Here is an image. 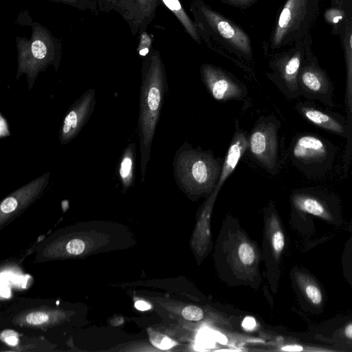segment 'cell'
Returning <instances> with one entry per match:
<instances>
[{
    "instance_id": "6da1fadb",
    "label": "cell",
    "mask_w": 352,
    "mask_h": 352,
    "mask_svg": "<svg viewBox=\"0 0 352 352\" xmlns=\"http://www.w3.org/2000/svg\"><path fill=\"white\" fill-rule=\"evenodd\" d=\"M168 89L163 62L160 54L155 52L143 62L142 67L138 120L142 182L146 179L151 146Z\"/></svg>"
},
{
    "instance_id": "7a4b0ae2",
    "label": "cell",
    "mask_w": 352,
    "mask_h": 352,
    "mask_svg": "<svg viewBox=\"0 0 352 352\" xmlns=\"http://www.w3.org/2000/svg\"><path fill=\"white\" fill-rule=\"evenodd\" d=\"M223 159L216 157L211 150L194 147L185 142L175 152L173 176L180 190L190 199L208 197L220 176Z\"/></svg>"
},
{
    "instance_id": "3957f363",
    "label": "cell",
    "mask_w": 352,
    "mask_h": 352,
    "mask_svg": "<svg viewBox=\"0 0 352 352\" xmlns=\"http://www.w3.org/2000/svg\"><path fill=\"white\" fill-rule=\"evenodd\" d=\"M17 68L16 79L25 75L31 90L41 72L50 65L58 71L62 58V44L45 26L35 22L31 36H16Z\"/></svg>"
},
{
    "instance_id": "277c9868",
    "label": "cell",
    "mask_w": 352,
    "mask_h": 352,
    "mask_svg": "<svg viewBox=\"0 0 352 352\" xmlns=\"http://www.w3.org/2000/svg\"><path fill=\"white\" fill-rule=\"evenodd\" d=\"M335 155V147L329 140L309 132L296 134L289 146V157L292 164L302 173L311 177L329 170Z\"/></svg>"
},
{
    "instance_id": "5b68a950",
    "label": "cell",
    "mask_w": 352,
    "mask_h": 352,
    "mask_svg": "<svg viewBox=\"0 0 352 352\" xmlns=\"http://www.w3.org/2000/svg\"><path fill=\"white\" fill-rule=\"evenodd\" d=\"M280 121L274 115L258 117L248 136V150L252 158L270 175L281 168L278 131Z\"/></svg>"
},
{
    "instance_id": "8992f818",
    "label": "cell",
    "mask_w": 352,
    "mask_h": 352,
    "mask_svg": "<svg viewBox=\"0 0 352 352\" xmlns=\"http://www.w3.org/2000/svg\"><path fill=\"white\" fill-rule=\"evenodd\" d=\"M319 0H287L279 14L272 38L273 47L298 41L309 34Z\"/></svg>"
},
{
    "instance_id": "52a82bcc",
    "label": "cell",
    "mask_w": 352,
    "mask_h": 352,
    "mask_svg": "<svg viewBox=\"0 0 352 352\" xmlns=\"http://www.w3.org/2000/svg\"><path fill=\"white\" fill-rule=\"evenodd\" d=\"M310 38L309 34L305 36V56L298 76L299 92L309 100H318L332 108L333 85L312 52Z\"/></svg>"
},
{
    "instance_id": "ba28073f",
    "label": "cell",
    "mask_w": 352,
    "mask_h": 352,
    "mask_svg": "<svg viewBox=\"0 0 352 352\" xmlns=\"http://www.w3.org/2000/svg\"><path fill=\"white\" fill-rule=\"evenodd\" d=\"M305 56V37L297 41L291 50L280 54L270 63L272 73L267 74V77L289 99L300 96L298 76Z\"/></svg>"
},
{
    "instance_id": "9c48e42d",
    "label": "cell",
    "mask_w": 352,
    "mask_h": 352,
    "mask_svg": "<svg viewBox=\"0 0 352 352\" xmlns=\"http://www.w3.org/2000/svg\"><path fill=\"white\" fill-rule=\"evenodd\" d=\"M297 112L312 124L346 139L343 157L344 173H347L352 156V135L346 118L340 113L322 109L311 101H300L295 105Z\"/></svg>"
},
{
    "instance_id": "30bf717a",
    "label": "cell",
    "mask_w": 352,
    "mask_h": 352,
    "mask_svg": "<svg viewBox=\"0 0 352 352\" xmlns=\"http://www.w3.org/2000/svg\"><path fill=\"white\" fill-rule=\"evenodd\" d=\"M200 74L208 93L217 101L242 100L248 94V89L244 84L214 65H202Z\"/></svg>"
},
{
    "instance_id": "8fae6325",
    "label": "cell",
    "mask_w": 352,
    "mask_h": 352,
    "mask_svg": "<svg viewBox=\"0 0 352 352\" xmlns=\"http://www.w3.org/2000/svg\"><path fill=\"white\" fill-rule=\"evenodd\" d=\"M96 104V90L89 89L74 102L60 127L58 140L65 145L75 139L91 118Z\"/></svg>"
},
{
    "instance_id": "7c38bea8",
    "label": "cell",
    "mask_w": 352,
    "mask_h": 352,
    "mask_svg": "<svg viewBox=\"0 0 352 352\" xmlns=\"http://www.w3.org/2000/svg\"><path fill=\"white\" fill-rule=\"evenodd\" d=\"M201 12L210 26L227 43L243 54L251 55V41L244 31L206 6H201Z\"/></svg>"
},
{
    "instance_id": "4fadbf2b",
    "label": "cell",
    "mask_w": 352,
    "mask_h": 352,
    "mask_svg": "<svg viewBox=\"0 0 352 352\" xmlns=\"http://www.w3.org/2000/svg\"><path fill=\"white\" fill-rule=\"evenodd\" d=\"M158 0H117L114 10L128 23L133 35L152 20Z\"/></svg>"
},
{
    "instance_id": "5bb4252c",
    "label": "cell",
    "mask_w": 352,
    "mask_h": 352,
    "mask_svg": "<svg viewBox=\"0 0 352 352\" xmlns=\"http://www.w3.org/2000/svg\"><path fill=\"white\" fill-rule=\"evenodd\" d=\"M248 132L243 130L239 121L235 120L234 132L223 159L221 172L212 194L218 195L225 182L234 170L241 158L248 150Z\"/></svg>"
},
{
    "instance_id": "9a60e30c",
    "label": "cell",
    "mask_w": 352,
    "mask_h": 352,
    "mask_svg": "<svg viewBox=\"0 0 352 352\" xmlns=\"http://www.w3.org/2000/svg\"><path fill=\"white\" fill-rule=\"evenodd\" d=\"M292 203L296 210L306 212L327 221H332L333 215L327 199L313 190L294 191L291 195Z\"/></svg>"
},
{
    "instance_id": "2e32d148",
    "label": "cell",
    "mask_w": 352,
    "mask_h": 352,
    "mask_svg": "<svg viewBox=\"0 0 352 352\" xmlns=\"http://www.w3.org/2000/svg\"><path fill=\"white\" fill-rule=\"evenodd\" d=\"M217 195L211 194L204 202L199 220L196 225L192 245L197 253L203 254L206 250L210 241V221L212 208Z\"/></svg>"
},
{
    "instance_id": "e0dca14e",
    "label": "cell",
    "mask_w": 352,
    "mask_h": 352,
    "mask_svg": "<svg viewBox=\"0 0 352 352\" xmlns=\"http://www.w3.org/2000/svg\"><path fill=\"white\" fill-rule=\"evenodd\" d=\"M346 64V88L344 95L346 122L352 135V14L344 39Z\"/></svg>"
},
{
    "instance_id": "ac0fdd59",
    "label": "cell",
    "mask_w": 352,
    "mask_h": 352,
    "mask_svg": "<svg viewBox=\"0 0 352 352\" xmlns=\"http://www.w3.org/2000/svg\"><path fill=\"white\" fill-rule=\"evenodd\" d=\"M135 142L129 143L123 150L118 166V176L124 190L133 186L135 182L136 151Z\"/></svg>"
},
{
    "instance_id": "d6986e66",
    "label": "cell",
    "mask_w": 352,
    "mask_h": 352,
    "mask_svg": "<svg viewBox=\"0 0 352 352\" xmlns=\"http://www.w3.org/2000/svg\"><path fill=\"white\" fill-rule=\"evenodd\" d=\"M267 210L270 213L267 219V236L274 257L278 260L285 247V236L274 207L270 206Z\"/></svg>"
},
{
    "instance_id": "ffe728a7",
    "label": "cell",
    "mask_w": 352,
    "mask_h": 352,
    "mask_svg": "<svg viewBox=\"0 0 352 352\" xmlns=\"http://www.w3.org/2000/svg\"><path fill=\"white\" fill-rule=\"evenodd\" d=\"M165 6L175 15L179 21L189 35L196 41L199 42V36L196 27L185 10L182 8L179 0H162Z\"/></svg>"
},
{
    "instance_id": "44dd1931",
    "label": "cell",
    "mask_w": 352,
    "mask_h": 352,
    "mask_svg": "<svg viewBox=\"0 0 352 352\" xmlns=\"http://www.w3.org/2000/svg\"><path fill=\"white\" fill-rule=\"evenodd\" d=\"M296 282L309 300L316 305H319L322 301L320 289L314 281L308 276L300 274L296 275Z\"/></svg>"
},
{
    "instance_id": "7402d4cb",
    "label": "cell",
    "mask_w": 352,
    "mask_h": 352,
    "mask_svg": "<svg viewBox=\"0 0 352 352\" xmlns=\"http://www.w3.org/2000/svg\"><path fill=\"white\" fill-rule=\"evenodd\" d=\"M236 256L241 264L250 266L255 262L256 252L250 243L242 242L237 248Z\"/></svg>"
},
{
    "instance_id": "603a6c76",
    "label": "cell",
    "mask_w": 352,
    "mask_h": 352,
    "mask_svg": "<svg viewBox=\"0 0 352 352\" xmlns=\"http://www.w3.org/2000/svg\"><path fill=\"white\" fill-rule=\"evenodd\" d=\"M50 1L63 3L82 11H90L95 14L99 11L95 0H48Z\"/></svg>"
},
{
    "instance_id": "cb8c5ba5",
    "label": "cell",
    "mask_w": 352,
    "mask_h": 352,
    "mask_svg": "<svg viewBox=\"0 0 352 352\" xmlns=\"http://www.w3.org/2000/svg\"><path fill=\"white\" fill-rule=\"evenodd\" d=\"M151 342L161 350H168L177 344V342L169 337L157 332L151 333Z\"/></svg>"
},
{
    "instance_id": "d4e9b609",
    "label": "cell",
    "mask_w": 352,
    "mask_h": 352,
    "mask_svg": "<svg viewBox=\"0 0 352 352\" xmlns=\"http://www.w3.org/2000/svg\"><path fill=\"white\" fill-rule=\"evenodd\" d=\"M182 315L186 320L198 321L203 318L204 312L199 307L189 305L183 308Z\"/></svg>"
},
{
    "instance_id": "484cf974",
    "label": "cell",
    "mask_w": 352,
    "mask_h": 352,
    "mask_svg": "<svg viewBox=\"0 0 352 352\" xmlns=\"http://www.w3.org/2000/svg\"><path fill=\"white\" fill-rule=\"evenodd\" d=\"M151 45V39L148 34L142 32L140 36V41L138 47V53L140 56H146L149 51Z\"/></svg>"
},
{
    "instance_id": "4316f807",
    "label": "cell",
    "mask_w": 352,
    "mask_h": 352,
    "mask_svg": "<svg viewBox=\"0 0 352 352\" xmlns=\"http://www.w3.org/2000/svg\"><path fill=\"white\" fill-rule=\"evenodd\" d=\"M66 249L72 254H80L85 250V243L80 239H72L67 243Z\"/></svg>"
},
{
    "instance_id": "83f0119b",
    "label": "cell",
    "mask_w": 352,
    "mask_h": 352,
    "mask_svg": "<svg viewBox=\"0 0 352 352\" xmlns=\"http://www.w3.org/2000/svg\"><path fill=\"white\" fill-rule=\"evenodd\" d=\"M17 203L15 199L10 195L5 198L1 204V211L5 214L11 213L17 208Z\"/></svg>"
},
{
    "instance_id": "f1b7e54d",
    "label": "cell",
    "mask_w": 352,
    "mask_h": 352,
    "mask_svg": "<svg viewBox=\"0 0 352 352\" xmlns=\"http://www.w3.org/2000/svg\"><path fill=\"white\" fill-rule=\"evenodd\" d=\"M48 316L43 312H33L28 314L26 320L31 324H40L48 320Z\"/></svg>"
},
{
    "instance_id": "f546056e",
    "label": "cell",
    "mask_w": 352,
    "mask_h": 352,
    "mask_svg": "<svg viewBox=\"0 0 352 352\" xmlns=\"http://www.w3.org/2000/svg\"><path fill=\"white\" fill-rule=\"evenodd\" d=\"M325 19L331 23L336 24L344 16L343 12L338 9H330L325 13Z\"/></svg>"
},
{
    "instance_id": "4dcf8cb0",
    "label": "cell",
    "mask_w": 352,
    "mask_h": 352,
    "mask_svg": "<svg viewBox=\"0 0 352 352\" xmlns=\"http://www.w3.org/2000/svg\"><path fill=\"white\" fill-rule=\"evenodd\" d=\"M117 0H96L99 12H107L114 9Z\"/></svg>"
},
{
    "instance_id": "1f68e13d",
    "label": "cell",
    "mask_w": 352,
    "mask_h": 352,
    "mask_svg": "<svg viewBox=\"0 0 352 352\" xmlns=\"http://www.w3.org/2000/svg\"><path fill=\"white\" fill-rule=\"evenodd\" d=\"M1 338L9 345L15 346L18 344L17 333L13 331H5L1 333Z\"/></svg>"
},
{
    "instance_id": "d6a6232c",
    "label": "cell",
    "mask_w": 352,
    "mask_h": 352,
    "mask_svg": "<svg viewBox=\"0 0 352 352\" xmlns=\"http://www.w3.org/2000/svg\"><path fill=\"white\" fill-rule=\"evenodd\" d=\"M10 135L11 132L7 120L0 112V138H5Z\"/></svg>"
},
{
    "instance_id": "836d02e7",
    "label": "cell",
    "mask_w": 352,
    "mask_h": 352,
    "mask_svg": "<svg viewBox=\"0 0 352 352\" xmlns=\"http://www.w3.org/2000/svg\"><path fill=\"white\" fill-rule=\"evenodd\" d=\"M242 326L246 330H253L256 326V322L254 318L248 316L243 320Z\"/></svg>"
},
{
    "instance_id": "e575fe53",
    "label": "cell",
    "mask_w": 352,
    "mask_h": 352,
    "mask_svg": "<svg viewBox=\"0 0 352 352\" xmlns=\"http://www.w3.org/2000/svg\"><path fill=\"white\" fill-rule=\"evenodd\" d=\"M226 3L236 6H248L255 0H221Z\"/></svg>"
},
{
    "instance_id": "d590c367",
    "label": "cell",
    "mask_w": 352,
    "mask_h": 352,
    "mask_svg": "<svg viewBox=\"0 0 352 352\" xmlns=\"http://www.w3.org/2000/svg\"><path fill=\"white\" fill-rule=\"evenodd\" d=\"M212 336L216 341L221 344H226L228 342L227 338L219 331H212Z\"/></svg>"
},
{
    "instance_id": "8d00e7d4",
    "label": "cell",
    "mask_w": 352,
    "mask_h": 352,
    "mask_svg": "<svg viewBox=\"0 0 352 352\" xmlns=\"http://www.w3.org/2000/svg\"><path fill=\"white\" fill-rule=\"evenodd\" d=\"M135 307L140 311H146L151 308V305L146 301L138 300L135 302Z\"/></svg>"
},
{
    "instance_id": "74e56055",
    "label": "cell",
    "mask_w": 352,
    "mask_h": 352,
    "mask_svg": "<svg viewBox=\"0 0 352 352\" xmlns=\"http://www.w3.org/2000/svg\"><path fill=\"white\" fill-rule=\"evenodd\" d=\"M283 351H301L303 350V348L301 346L292 344V345H287L281 349Z\"/></svg>"
},
{
    "instance_id": "f35d334b",
    "label": "cell",
    "mask_w": 352,
    "mask_h": 352,
    "mask_svg": "<svg viewBox=\"0 0 352 352\" xmlns=\"http://www.w3.org/2000/svg\"><path fill=\"white\" fill-rule=\"evenodd\" d=\"M344 333L347 338L352 339V322L345 327Z\"/></svg>"
},
{
    "instance_id": "ab89813d",
    "label": "cell",
    "mask_w": 352,
    "mask_h": 352,
    "mask_svg": "<svg viewBox=\"0 0 352 352\" xmlns=\"http://www.w3.org/2000/svg\"><path fill=\"white\" fill-rule=\"evenodd\" d=\"M95 1L96 2V0H95Z\"/></svg>"
}]
</instances>
